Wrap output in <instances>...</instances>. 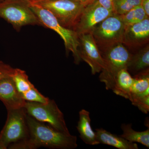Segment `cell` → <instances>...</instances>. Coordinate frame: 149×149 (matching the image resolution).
I'll return each mask as SVG.
<instances>
[{
  "label": "cell",
  "mask_w": 149,
  "mask_h": 149,
  "mask_svg": "<svg viewBox=\"0 0 149 149\" xmlns=\"http://www.w3.org/2000/svg\"><path fill=\"white\" fill-rule=\"evenodd\" d=\"M12 78L15 87L20 95L34 86L29 81L25 71L22 70L15 68Z\"/></svg>",
  "instance_id": "19"
},
{
  "label": "cell",
  "mask_w": 149,
  "mask_h": 149,
  "mask_svg": "<svg viewBox=\"0 0 149 149\" xmlns=\"http://www.w3.org/2000/svg\"><path fill=\"white\" fill-rule=\"evenodd\" d=\"M7 110V118L0 133V141L8 148L11 144L28 139L29 132L24 107Z\"/></svg>",
  "instance_id": "8"
},
{
  "label": "cell",
  "mask_w": 149,
  "mask_h": 149,
  "mask_svg": "<svg viewBox=\"0 0 149 149\" xmlns=\"http://www.w3.org/2000/svg\"><path fill=\"white\" fill-rule=\"evenodd\" d=\"M0 100L3 102L7 109L24 107L26 101L17 91L12 76L0 80Z\"/></svg>",
  "instance_id": "12"
},
{
  "label": "cell",
  "mask_w": 149,
  "mask_h": 149,
  "mask_svg": "<svg viewBox=\"0 0 149 149\" xmlns=\"http://www.w3.org/2000/svg\"><path fill=\"white\" fill-rule=\"evenodd\" d=\"M120 16L125 25L138 23L149 17L146 14L141 5L135 7L127 13Z\"/></svg>",
  "instance_id": "20"
},
{
  "label": "cell",
  "mask_w": 149,
  "mask_h": 149,
  "mask_svg": "<svg viewBox=\"0 0 149 149\" xmlns=\"http://www.w3.org/2000/svg\"><path fill=\"white\" fill-rule=\"evenodd\" d=\"M125 27L120 15L113 13L94 28L91 33L100 52L122 42Z\"/></svg>",
  "instance_id": "5"
},
{
  "label": "cell",
  "mask_w": 149,
  "mask_h": 149,
  "mask_svg": "<svg viewBox=\"0 0 149 149\" xmlns=\"http://www.w3.org/2000/svg\"><path fill=\"white\" fill-rule=\"evenodd\" d=\"M0 18L11 24L17 31L26 25H42L27 0L1 1Z\"/></svg>",
  "instance_id": "4"
},
{
  "label": "cell",
  "mask_w": 149,
  "mask_h": 149,
  "mask_svg": "<svg viewBox=\"0 0 149 149\" xmlns=\"http://www.w3.org/2000/svg\"><path fill=\"white\" fill-rule=\"evenodd\" d=\"M113 13L94 0L84 7L73 30L78 35L91 33L98 24Z\"/></svg>",
  "instance_id": "9"
},
{
  "label": "cell",
  "mask_w": 149,
  "mask_h": 149,
  "mask_svg": "<svg viewBox=\"0 0 149 149\" xmlns=\"http://www.w3.org/2000/svg\"><path fill=\"white\" fill-rule=\"evenodd\" d=\"M141 5L148 17L149 16V0H142Z\"/></svg>",
  "instance_id": "26"
},
{
  "label": "cell",
  "mask_w": 149,
  "mask_h": 149,
  "mask_svg": "<svg viewBox=\"0 0 149 149\" xmlns=\"http://www.w3.org/2000/svg\"><path fill=\"white\" fill-rule=\"evenodd\" d=\"M123 131L120 137L132 143H138L149 148V129L145 131H137L133 130L131 123L121 124Z\"/></svg>",
  "instance_id": "17"
},
{
  "label": "cell",
  "mask_w": 149,
  "mask_h": 149,
  "mask_svg": "<svg viewBox=\"0 0 149 149\" xmlns=\"http://www.w3.org/2000/svg\"><path fill=\"white\" fill-rule=\"evenodd\" d=\"M130 101L133 105L146 114L149 111V89L144 93L131 95Z\"/></svg>",
  "instance_id": "22"
},
{
  "label": "cell",
  "mask_w": 149,
  "mask_h": 149,
  "mask_svg": "<svg viewBox=\"0 0 149 149\" xmlns=\"http://www.w3.org/2000/svg\"><path fill=\"white\" fill-rule=\"evenodd\" d=\"M149 47L148 45L132 55L127 69L134 75L149 69Z\"/></svg>",
  "instance_id": "16"
},
{
  "label": "cell",
  "mask_w": 149,
  "mask_h": 149,
  "mask_svg": "<svg viewBox=\"0 0 149 149\" xmlns=\"http://www.w3.org/2000/svg\"><path fill=\"white\" fill-rule=\"evenodd\" d=\"M133 80L126 68L121 69L115 77L111 90L117 95L130 100Z\"/></svg>",
  "instance_id": "15"
},
{
  "label": "cell",
  "mask_w": 149,
  "mask_h": 149,
  "mask_svg": "<svg viewBox=\"0 0 149 149\" xmlns=\"http://www.w3.org/2000/svg\"><path fill=\"white\" fill-rule=\"evenodd\" d=\"M30 7L39 19L42 26L52 29L60 35L64 42L68 52L72 53L74 62L76 64L80 63L81 60L79 55V42L78 35L73 29L63 27L48 10L35 3L29 2Z\"/></svg>",
  "instance_id": "3"
},
{
  "label": "cell",
  "mask_w": 149,
  "mask_h": 149,
  "mask_svg": "<svg viewBox=\"0 0 149 149\" xmlns=\"http://www.w3.org/2000/svg\"><path fill=\"white\" fill-rule=\"evenodd\" d=\"M104 61V66L99 76L107 90H111L115 77L121 69H127L132 55L123 46L118 43L100 52Z\"/></svg>",
  "instance_id": "2"
},
{
  "label": "cell",
  "mask_w": 149,
  "mask_h": 149,
  "mask_svg": "<svg viewBox=\"0 0 149 149\" xmlns=\"http://www.w3.org/2000/svg\"><path fill=\"white\" fill-rule=\"evenodd\" d=\"M142 0H113V13L121 15L125 14L132 8L141 5Z\"/></svg>",
  "instance_id": "21"
},
{
  "label": "cell",
  "mask_w": 149,
  "mask_h": 149,
  "mask_svg": "<svg viewBox=\"0 0 149 149\" xmlns=\"http://www.w3.org/2000/svg\"><path fill=\"white\" fill-rule=\"evenodd\" d=\"M104 8L113 12V0H96Z\"/></svg>",
  "instance_id": "25"
},
{
  "label": "cell",
  "mask_w": 149,
  "mask_h": 149,
  "mask_svg": "<svg viewBox=\"0 0 149 149\" xmlns=\"http://www.w3.org/2000/svg\"><path fill=\"white\" fill-rule=\"evenodd\" d=\"M15 69L9 65L0 61V80L13 75Z\"/></svg>",
  "instance_id": "24"
},
{
  "label": "cell",
  "mask_w": 149,
  "mask_h": 149,
  "mask_svg": "<svg viewBox=\"0 0 149 149\" xmlns=\"http://www.w3.org/2000/svg\"><path fill=\"white\" fill-rule=\"evenodd\" d=\"M24 108L27 115L36 120L47 123L61 132L70 133L64 115L54 100L49 99L47 103L26 102Z\"/></svg>",
  "instance_id": "7"
},
{
  "label": "cell",
  "mask_w": 149,
  "mask_h": 149,
  "mask_svg": "<svg viewBox=\"0 0 149 149\" xmlns=\"http://www.w3.org/2000/svg\"><path fill=\"white\" fill-rule=\"evenodd\" d=\"M149 39V17L138 23L125 25L122 44L136 47L148 42Z\"/></svg>",
  "instance_id": "11"
},
{
  "label": "cell",
  "mask_w": 149,
  "mask_h": 149,
  "mask_svg": "<svg viewBox=\"0 0 149 149\" xmlns=\"http://www.w3.org/2000/svg\"><path fill=\"white\" fill-rule=\"evenodd\" d=\"M21 95L25 101L35 102L41 103H47L49 99L41 94L35 86L27 92L21 94Z\"/></svg>",
  "instance_id": "23"
},
{
  "label": "cell",
  "mask_w": 149,
  "mask_h": 149,
  "mask_svg": "<svg viewBox=\"0 0 149 149\" xmlns=\"http://www.w3.org/2000/svg\"><path fill=\"white\" fill-rule=\"evenodd\" d=\"M96 138L99 143L108 145L119 149H139L136 143L129 142L120 136L113 134L103 128L95 129Z\"/></svg>",
  "instance_id": "13"
},
{
  "label": "cell",
  "mask_w": 149,
  "mask_h": 149,
  "mask_svg": "<svg viewBox=\"0 0 149 149\" xmlns=\"http://www.w3.org/2000/svg\"><path fill=\"white\" fill-rule=\"evenodd\" d=\"M133 78L131 96L144 93L149 89V69L134 75Z\"/></svg>",
  "instance_id": "18"
},
{
  "label": "cell",
  "mask_w": 149,
  "mask_h": 149,
  "mask_svg": "<svg viewBox=\"0 0 149 149\" xmlns=\"http://www.w3.org/2000/svg\"><path fill=\"white\" fill-rule=\"evenodd\" d=\"M79 120L77 123V131L82 141L87 145L91 146L99 145L97 141L95 132L92 129L90 112L83 109L79 111Z\"/></svg>",
  "instance_id": "14"
},
{
  "label": "cell",
  "mask_w": 149,
  "mask_h": 149,
  "mask_svg": "<svg viewBox=\"0 0 149 149\" xmlns=\"http://www.w3.org/2000/svg\"><path fill=\"white\" fill-rule=\"evenodd\" d=\"M3 0H0V1H2Z\"/></svg>",
  "instance_id": "29"
},
{
  "label": "cell",
  "mask_w": 149,
  "mask_h": 149,
  "mask_svg": "<svg viewBox=\"0 0 149 149\" xmlns=\"http://www.w3.org/2000/svg\"><path fill=\"white\" fill-rule=\"evenodd\" d=\"M33 3L49 11L60 24L72 29L86 5L75 0H43Z\"/></svg>",
  "instance_id": "6"
},
{
  "label": "cell",
  "mask_w": 149,
  "mask_h": 149,
  "mask_svg": "<svg viewBox=\"0 0 149 149\" xmlns=\"http://www.w3.org/2000/svg\"><path fill=\"white\" fill-rule=\"evenodd\" d=\"M75 1L82 3L83 4L87 5L89 4V3H91L94 0H75Z\"/></svg>",
  "instance_id": "27"
},
{
  "label": "cell",
  "mask_w": 149,
  "mask_h": 149,
  "mask_svg": "<svg viewBox=\"0 0 149 149\" xmlns=\"http://www.w3.org/2000/svg\"><path fill=\"white\" fill-rule=\"evenodd\" d=\"M79 55L81 60L91 67L92 74L101 71L104 61L92 33L78 35Z\"/></svg>",
  "instance_id": "10"
},
{
  "label": "cell",
  "mask_w": 149,
  "mask_h": 149,
  "mask_svg": "<svg viewBox=\"0 0 149 149\" xmlns=\"http://www.w3.org/2000/svg\"><path fill=\"white\" fill-rule=\"evenodd\" d=\"M28 139L32 149L45 147L50 149H73L77 147V138L70 133L61 132L45 123L27 115Z\"/></svg>",
  "instance_id": "1"
},
{
  "label": "cell",
  "mask_w": 149,
  "mask_h": 149,
  "mask_svg": "<svg viewBox=\"0 0 149 149\" xmlns=\"http://www.w3.org/2000/svg\"><path fill=\"white\" fill-rule=\"evenodd\" d=\"M27 1H28L29 2H36L39 1H43V0H27Z\"/></svg>",
  "instance_id": "28"
}]
</instances>
